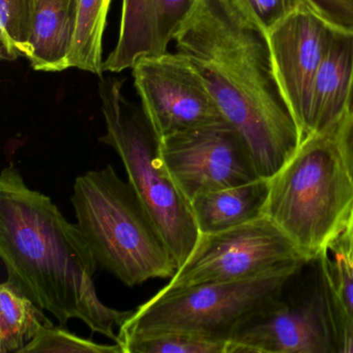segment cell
I'll list each match as a JSON object with an SVG mask.
<instances>
[{
	"label": "cell",
	"instance_id": "6da1fadb",
	"mask_svg": "<svg viewBox=\"0 0 353 353\" xmlns=\"http://www.w3.org/2000/svg\"><path fill=\"white\" fill-rule=\"evenodd\" d=\"M174 40L243 138L258 177L274 175L301 138L274 75L265 32L232 0H196Z\"/></svg>",
	"mask_w": 353,
	"mask_h": 353
},
{
	"label": "cell",
	"instance_id": "7a4b0ae2",
	"mask_svg": "<svg viewBox=\"0 0 353 353\" xmlns=\"http://www.w3.org/2000/svg\"><path fill=\"white\" fill-rule=\"evenodd\" d=\"M0 257L10 280L61 326L78 319L121 343L114 326L133 311L112 309L99 299V264L77 225L50 197L28 187L13 165L0 176Z\"/></svg>",
	"mask_w": 353,
	"mask_h": 353
},
{
	"label": "cell",
	"instance_id": "3957f363",
	"mask_svg": "<svg viewBox=\"0 0 353 353\" xmlns=\"http://www.w3.org/2000/svg\"><path fill=\"white\" fill-rule=\"evenodd\" d=\"M72 205L99 265L128 287L179 270L160 229L129 181L111 165L75 179Z\"/></svg>",
	"mask_w": 353,
	"mask_h": 353
},
{
	"label": "cell",
	"instance_id": "277c9868",
	"mask_svg": "<svg viewBox=\"0 0 353 353\" xmlns=\"http://www.w3.org/2000/svg\"><path fill=\"white\" fill-rule=\"evenodd\" d=\"M262 214L315 261L348 224L353 179L334 134L310 135L268 179Z\"/></svg>",
	"mask_w": 353,
	"mask_h": 353
},
{
	"label": "cell",
	"instance_id": "5b68a950",
	"mask_svg": "<svg viewBox=\"0 0 353 353\" xmlns=\"http://www.w3.org/2000/svg\"><path fill=\"white\" fill-rule=\"evenodd\" d=\"M305 264H287L232 282L165 286L119 326V344L127 339L161 334L229 342L252 316L280 299L286 285Z\"/></svg>",
	"mask_w": 353,
	"mask_h": 353
},
{
	"label": "cell",
	"instance_id": "8992f818",
	"mask_svg": "<svg viewBox=\"0 0 353 353\" xmlns=\"http://www.w3.org/2000/svg\"><path fill=\"white\" fill-rule=\"evenodd\" d=\"M121 81L102 79L106 133L100 141L119 154L136 193L160 229L179 268L187 261L199 239L191 204L171 179L161 154V138L143 109L121 92Z\"/></svg>",
	"mask_w": 353,
	"mask_h": 353
},
{
	"label": "cell",
	"instance_id": "52a82bcc",
	"mask_svg": "<svg viewBox=\"0 0 353 353\" xmlns=\"http://www.w3.org/2000/svg\"><path fill=\"white\" fill-rule=\"evenodd\" d=\"M296 262L311 261L272 220L260 214L231 228L200 234L166 287L245 280Z\"/></svg>",
	"mask_w": 353,
	"mask_h": 353
},
{
	"label": "cell",
	"instance_id": "ba28073f",
	"mask_svg": "<svg viewBox=\"0 0 353 353\" xmlns=\"http://www.w3.org/2000/svg\"><path fill=\"white\" fill-rule=\"evenodd\" d=\"M142 109L161 139L227 121L193 61L177 52L140 59L133 68Z\"/></svg>",
	"mask_w": 353,
	"mask_h": 353
},
{
	"label": "cell",
	"instance_id": "9c48e42d",
	"mask_svg": "<svg viewBox=\"0 0 353 353\" xmlns=\"http://www.w3.org/2000/svg\"><path fill=\"white\" fill-rule=\"evenodd\" d=\"M161 154L190 204L208 192L258 179L245 141L228 121L163 138Z\"/></svg>",
	"mask_w": 353,
	"mask_h": 353
},
{
	"label": "cell",
	"instance_id": "30bf717a",
	"mask_svg": "<svg viewBox=\"0 0 353 353\" xmlns=\"http://www.w3.org/2000/svg\"><path fill=\"white\" fill-rule=\"evenodd\" d=\"M334 32L303 8L287 16L266 34L274 75L301 142L307 131L314 79Z\"/></svg>",
	"mask_w": 353,
	"mask_h": 353
},
{
	"label": "cell",
	"instance_id": "8fae6325",
	"mask_svg": "<svg viewBox=\"0 0 353 353\" xmlns=\"http://www.w3.org/2000/svg\"><path fill=\"white\" fill-rule=\"evenodd\" d=\"M230 353H330L334 341L319 282L296 303L280 299L252 316L235 332Z\"/></svg>",
	"mask_w": 353,
	"mask_h": 353
},
{
	"label": "cell",
	"instance_id": "7c38bea8",
	"mask_svg": "<svg viewBox=\"0 0 353 353\" xmlns=\"http://www.w3.org/2000/svg\"><path fill=\"white\" fill-rule=\"evenodd\" d=\"M196 0H123L117 46L105 71L121 73L140 59L167 53Z\"/></svg>",
	"mask_w": 353,
	"mask_h": 353
},
{
	"label": "cell",
	"instance_id": "4fadbf2b",
	"mask_svg": "<svg viewBox=\"0 0 353 353\" xmlns=\"http://www.w3.org/2000/svg\"><path fill=\"white\" fill-rule=\"evenodd\" d=\"M353 81V34L334 32L312 86L305 138L334 134L349 111Z\"/></svg>",
	"mask_w": 353,
	"mask_h": 353
},
{
	"label": "cell",
	"instance_id": "5bb4252c",
	"mask_svg": "<svg viewBox=\"0 0 353 353\" xmlns=\"http://www.w3.org/2000/svg\"><path fill=\"white\" fill-rule=\"evenodd\" d=\"M78 0H34L30 57L32 69H70L69 57L77 26Z\"/></svg>",
	"mask_w": 353,
	"mask_h": 353
},
{
	"label": "cell",
	"instance_id": "9a60e30c",
	"mask_svg": "<svg viewBox=\"0 0 353 353\" xmlns=\"http://www.w3.org/2000/svg\"><path fill=\"white\" fill-rule=\"evenodd\" d=\"M268 179L208 192L191 204L200 234L218 232L262 214Z\"/></svg>",
	"mask_w": 353,
	"mask_h": 353
},
{
	"label": "cell",
	"instance_id": "2e32d148",
	"mask_svg": "<svg viewBox=\"0 0 353 353\" xmlns=\"http://www.w3.org/2000/svg\"><path fill=\"white\" fill-rule=\"evenodd\" d=\"M52 321L13 281L0 285V353H21Z\"/></svg>",
	"mask_w": 353,
	"mask_h": 353
},
{
	"label": "cell",
	"instance_id": "e0dca14e",
	"mask_svg": "<svg viewBox=\"0 0 353 353\" xmlns=\"http://www.w3.org/2000/svg\"><path fill=\"white\" fill-rule=\"evenodd\" d=\"M111 0H78L77 26L69 57L70 68L98 76L104 73L103 36Z\"/></svg>",
	"mask_w": 353,
	"mask_h": 353
},
{
	"label": "cell",
	"instance_id": "ac0fdd59",
	"mask_svg": "<svg viewBox=\"0 0 353 353\" xmlns=\"http://www.w3.org/2000/svg\"><path fill=\"white\" fill-rule=\"evenodd\" d=\"M34 0H0V55L5 61L30 57Z\"/></svg>",
	"mask_w": 353,
	"mask_h": 353
},
{
	"label": "cell",
	"instance_id": "d6986e66",
	"mask_svg": "<svg viewBox=\"0 0 353 353\" xmlns=\"http://www.w3.org/2000/svg\"><path fill=\"white\" fill-rule=\"evenodd\" d=\"M315 261L330 274L353 317V226L350 221L322 250Z\"/></svg>",
	"mask_w": 353,
	"mask_h": 353
},
{
	"label": "cell",
	"instance_id": "ffe728a7",
	"mask_svg": "<svg viewBox=\"0 0 353 353\" xmlns=\"http://www.w3.org/2000/svg\"><path fill=\"white\" fill-rule=\"evenodd\" d=\"M123 353H230V343L183 334H161L121 342Z\"/></svg>",
	"mask_w": 353,
	"mask_h": 353
},
{
	"label": "cell",
	"instance_id": "44dd1931",
	"mask_svg": "<svg viewBox=\"0 0 353 353\" xmlns=\"http://www.w3.org/2000/svg\"><path fill=\"white\" fill-rule=\"evenodd\" d=\"M123 353V347L99 344L90 339L82 338L69 332L65 326H45L40 334L24 347L21 353Z\"/></svg>",
	"mask_w": 353,
	"mask_h": 353
},
{
	"label": "cell",
	"instance_id": "7402d4cb",
	"mask_svg": "<svg viewBox=\"0 0 353 353\" xmlns=\"http://www.w3.org/2000/svg\"><path fill=\"white\" fill-rule=\"evenodd\" d=\"M319 286L334 341V352L353 353V317L330 274L318 264Z\"/></svg>",
	"mask_w": 353,
	"mask_h": 353
},
{
	"label": "cell",
	"instance_id": "603a6c76",
	"mask_svg": "<svg viewBox=\"0 0 353 353\" xmlns=\"http://www.w3.org/2000/svg\"><path fill=\"white\" fill-rule=\"evenodd\" d=\"M232 3L265 34L287 16L305 8L301 0H232Z\"/></svg>",
	"mask_w": 353,
	"mask_h": 353
},
{
	"label": "cell",
	"instance_id": "cb8c5ba5",
	"mask_svg": "<svg viewBox=\"0 0 353 353\" xmlns=\"http://www.w3.org/2000/svg\"><path fill=\"white\" fill-rule=\"evenodd\" d=\"M301 3L330 30L353 34V0H301Z\"/></svg>",
	"mask_w": 353,
	"mask_h": 353
},
{
	"label": "cell",
	"instance_id": "d4e9b609",
	"mask_svg": "<svg viewBox=\"0 0 353 353\" xmlns=\"http://www.w3.org/2000/svg\"><path fill=\"white\" fill-rule=\"evenodd\" d=\"M339 150L353 179V110L339 123L334 133Z\"/></svg>",
	"mask_w": 353,
	"mask_h": 353
},
{
	"label": "cell",
	"instance_id": "484cf974",
	"mask_svg": "<svg viewBox=\"0 0 353 353\" xmlns=\"http://www.w3.org/2000/svg\"><path fill=\"white\" fill-rule=\"evenodd\" d=\"M353 110V81L352 88H351L350 101H349V111Z\"/></svg>",
	"mask_w": 353,
	"mask_h": 353
},
{
	"label": "cell",
	"instance_id": "4316f807",
	"mask_svg": "<svg viewBox=\"0 0 353 353\" xmlns=\"http://www.w3.org/2000/svg\"><path fill=\"white\" fill-rule=\"evenodd\" d=\"M349 221H350L351 224H352L353 226V212L352 214H351L350 219H349Z\"/></svg>",
	"mask_w": 353,
	"mask_h": 353
}]
</instances>
